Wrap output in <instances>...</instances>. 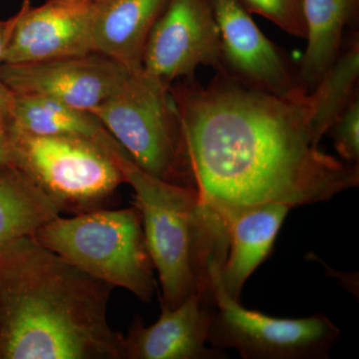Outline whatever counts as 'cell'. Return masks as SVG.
<instances>
[{
  "instance_id": "52a82bcc",
  "label": "cell",
  "mask_w": 359,
  "mask_h": 359,
  "mask_svg": "<svg viewBox=\"0 0 359 359\" xmlns=\"http://www.w3.org/2000/svg\"><path fill=\"white\" fill-rule=\"evenodd\" d=\"M221 268L215 271V309L208 342L215 348L236 349L244 359H325L340 330L325 314L278 318L245 309L224 290Z\"/></svg>"
},
{
  "instance_id": "5b68a950",
  "label": "cell",
  "mask_w": 359,
  "mask_h": 359,
  "mask_svg": "<svg viewBox=\"0 0 359 359\" xmlns=\"http://www.w3.org/2000/svg\"><path fill=\"white\" fill-rule=\"evenodd\" d=\"M90 112L135 164L156 178L196 188L183 125L170 86L142 68Z\"/></svg>"
},
{
  "instance_id": "ba28073f",
  "label": "cell",
  "mask_w": 359,
  "mask_h": 359,
  "mask_svg": "<svg viewBox=\"0 0 359 359\" xmlns=\"http://www.w3.org/2000/svg\"><path fill=\"white\" fill-rule=\"evenodd\" d=\"M200 66L226 71L221 32L210 0H169L149 35L143 69L171 86Z\"/></svg>"
},
{
  "instance_id": "2e32d148",
  "label": "cell",
  "mask_w": 359,
  "mask_h": 359,
  "mask_svg": "<svg viewBox=\"0 0 359 359\" xmlns=\"http://www.w3.org/2000/svg\"><path fill=\"white\" fill-rule=\"evenodd\" d=\"M14 94L16 126L33 135L87 139L116 158L129 156L93 113L44 97Z\"/></svg>"
},
{
  "instance_id": "9a60e30c",
  "label": "cell",
  "mask_w": 359,
  "mask_h": 359,
  "mask_svg": "<svg viewBox=\"0 0 359 359\" xmlns=\"http://www.w3.org/2000/svg\"><path fill=\"white\" fill-rule=\"evenodd\" d=\"M308 41L297 69V86L311 93L334 62L346 39L355 29L359 0H304Z\"/></svg>"
},
{
  "instance_id": "44dd1931",
  "label": "cell",
  "mask_w": 359,
  "mask_h": 359,
  "mask_svg": "<svg viewBox=\"0 0 359 359\" xmlns=\"http://www.w3.org/2000/svg\"><path fill=\"white\" fill-rule=\"evenodd\" d=\"M15 129L14 94L0 81V168L13 164Z\"/></svg>"
},
{
  "instance_id": "7c38bea8",
  "label": "cell",
  "mask_w": 359,
  "mask_h": 359,
  "mask_svg": "<svg viewBox=\"0 0 359 359\" xmlns=\"http://www.w3.org/2000/svg\"><path fill=\"white\" fill-rule=\"evenodd\" d=\"M214 294H194L175 309L161 308L159 320L150 327L136 316L123 339L124 359H214L221 349L209 348Z\"/></svg>"
},
{
  "instance_id": "9c48e42d",
  "label": "cell",
  "mask_w": 359,
  "mask_h": 359,
  "mask_svg": "<svg viewBox=\"0 0 359 359\" xmlns=\"http://www.w3.org/2000/svg\"><path fill=\"white\" fill-rule=\"evenodd\" d=\"M130 72L117 61L92 52L45 62L2 63L0 81L13 93L44 97L90 111L115 94Z\"/></svg>"
},
{
  "instance_id": "277c9868",
  "label": "cell",
  "mask_w": 359,
  "mask_h": 359,
  "mask_svg": "<svg viewBox=\"0 0 359 359\" xmlns=\"http://www.w3.org/2000/svg\"><path fill=\"white\" fill-rule=\"evenodd\" d=\"M32 238L87 275L127 290L142 302L152 299L155 268L136 205L59 216Z\"/></svg>"
},
{
  "instance_id": "6da1fadb",
  "label": "cell",
  "mask_w": 359,
  "mask_h": 359,
  "mask_svg": "<svg viewBox=\"0 0 359 359\" xmlns=\"http://www.w3.org/2000/svg\"><path fill=\"white\" fill-rule=\"evenodd\" d=\"M170 86L196 188L218 214L254 205L316 204L359 184V166L323 152L311 128L313 100L299 86L278 95L228 71L207 85Z\"/></svg>"
},
{
  "instance_id": "5bb4252c",
  "label": "cell",
  "mask_w": 359,
  "mask_h": 359,
  "mask_svg": "<svg viewBox=\"0 0 359 359\" xmlns=\"http://www.w3.org/2000/svg\"><path fill=\"white\" fill-rule=\"evenodd\" d=\"M169 0H93L91 40L93 52L103 54L130 71L143 68L146 43Z\"/></svg>"
},
{
  "instance_id": "ac0fdd59",
  "label": "cell",
  "mask_w": 359,
  "mask_h": 359,
  "mask_svg": "<svg viewBox=\"0 0 359 359\" xmlns=\"http://www.w3.org/2000/svg\"><path fill=\"white\" fill-rule=\"evenodd\" d=\"M344 39L341 50L328 68L316 88L311 92L313 100L311 128L318 142L358 98L359 35L358 28Z\"/></svg>"
},
{
  "instance_id": "d6986e66",
  "label": "cell",
  "mask_w": 359,
  "mask_h": 359,
  "mask_svg": "<svg viewBox=\"0 0 359 359\" xmlns=\"http://www.w3.org/2000/svg\"><path fill=\"white\" fill-rule=\"evenodd\" d=\"M250 14L271 21L292 36L306 39L304 0H240Z\"/></svg>"
},
{
  "instance_id": "3957f363",
  "label": "cell",
  "mask_w": 359,
  "mask_h": 359,
  "mask_svg": "<svg viewBox=\"0 0 359 359\" xmlns=\"http://www.w3.org/2000/svg\"><path fill=\"white\" fill-rule=\"evenodd\" d=\"M134 190L146 244L159 276L161 308L175 309L189 295L212 294L214 276L229 249L223 218L195 189L174 185L142 170L126 156L118 161Z\"/></svg>"
},
{
  "instance_id": "603a6c76",
  "label": "cell",
  "mask_w": 359,
  "mask_h": 359,
  "mask_svg": "<svg viewBox=\"0 0 359 359\" xmlns=\"http://www.w3.org/2000/svg\"><path fill=\"white\" fill-rule=\"evenodd\" d=\"M89 1H93V0H89Z\"/></svg>"
},
{
  "instance_id": "8992f818",
  "label": "cell",
  "mask_w": 359,
  "mask_h": 359,
  "mask_svg": "<svg viewBox=\"0 0 359 359\" xmlns=\"http://www.w3.org/2000/svg\"><path fill=\"white\" fill-rule=\"evenodd\" d=\"M120 158L87 139L33 135L18 126L14 133L13 164L62 212L78 215L105 209L118 187L125 183Z\"/></svg>"
},
{
  "instance_id": "7a4b0ae2",
  "label": "cell",
  "mask_w": 359,
  "mask_h": 359,
  "mask_svg": "<svg viewBox=\"0 0 359 359\" xmlns=\"http://www.w3.org/2000/svg\"><path fill=\"white\" fill-rule=\"evenodd\" d=\"M114 289L33 238L0 248V359H124Z\"/></svg>"
},
{
  "instance_id": "4fadbf2b",
  "label": "cell",
  "mask_w": 359,
  "mask_h": 359,
  "mask_svg": "<svg viewBox=\"0 0 359 359\" xmlns=\"http://www.w3.org/2000/svg\"><path fill=\"white\" fill-rule=\"evenodd\" d=\"M290 209L287 205L266 204L219 212L229 238L219 280L233 299L240 301L248 278L266 261Z\"/></svg>"
},
{
  "instance_id": "e0dca14e",
  "label": "cell",
  "mask_w": 359,
  "mask_h": 359,
  "mask_svg": "<svg viewBox=\"0 0 359 359\" xmlns=\"http://www.w3.org/2000/svg\"><path fill=\"white\" fill-rule=\"evenodd\" d=\"M61 214L53 200L20 168H0V248L32 238Z\"/></svg>"
},
{
  "instance_id": "30bf717a",
  "label": "cell",
  "mask_w": 359,
  "mask_h": 359,
  "mask_svg": "<svg viewBox=\"0 0 359 359\" xmlns=\"http://www.w3.org/2000/svg\"><path fill=\"white\" fill-rule=\"evenodd\" d=\"M89 0H47L32 6L25 0L14 15L4 63L27 65L93 52Z\"/></svg>"
},
{
  "instance_id": "8fae6325",
  "label": "cell",
  "mask_w": 359,
  "mask_h": 359,
  "mask_svg": "<svg viewBox=\"0 0 359 359\" xmlns=\"http://www.w3.org/2000/svg\"><path fill=\"white\" fill-rule=\"evenodd\" d=\"M221 32L226 70L241 82L269 93L297 87V69L285 52L257 27L240 0H210Z\"/></svg>"
},
{
  "instance_id": "ffe728a7",
  "label": "cell",
  "mask_w": 359,
  "mask_h": 359,
  "mask_svg": "<svg viewBox=\"0 0 359 359\" xmlns=\"http://www.w3.org/2000/svg\"><path fill=\"white\" fill-rule=\"evenodd\" d=\"M335 150L344 162H359V97L349 105L344 114L328 130Z\"/></svg>"
},
{
  "instance_id": "7402d4cb",
  "label": "cell",
  "mask_w": 359,
  "mask_h": 359,
  "mask_svg": "<svg viewBox=\"0 0 359 359\" xmlns=\"http://www.w3.org/2000/svg\"><path fill=\"white\" fill-rule=\"evenodd\" d=\"M14 25V15L7 20H0V65L4 63V54Z\"/></svg>"
}]
</instances>
